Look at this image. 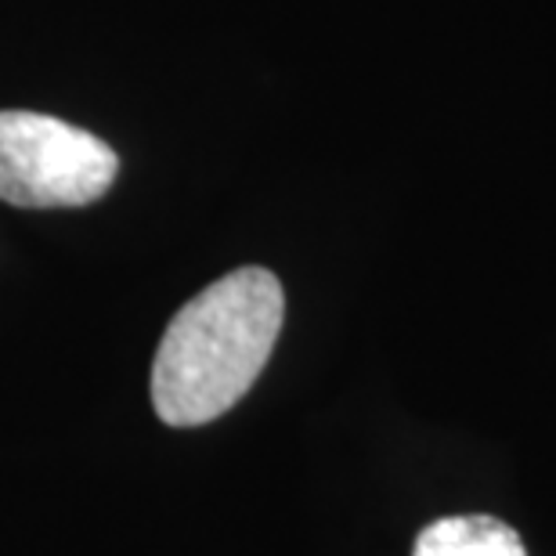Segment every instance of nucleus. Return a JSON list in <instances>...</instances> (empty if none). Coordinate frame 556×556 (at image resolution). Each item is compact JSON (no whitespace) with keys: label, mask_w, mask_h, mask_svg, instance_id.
Returning <instances> with one entry per match:
<instances>
[{"label":"nucleus","mask_w":556,"mask_h":556,"mask_svg":"<svg viewBox=\"0 0 556 556\" xmlns=\"http://www.w3.org/2000/svg\"><path fill=\"white\" fill-rule=\"evenodd\" d=\"M119 174L113 144L59 116L0 113V199L22 210L98 203Z\"/></svg>","instance_id":"f03ea898"},{"label":"nucleus","mask_w":556,"mask_h":556,"mask_svg":"<svg viewBox=\"0 0 556 556\" xmlns=\"http://www.w3.org/2000/svg\"><path fill=\"white\" fill-rule=\"evenodd\" d=\"M286 293L268 268H239L195 293L152 362V405L166 427H203L236 408L268 365Z\"/></svg>","instance_id":"f257e3e1"},{"label":"nucleus","mask_w":556,"mask_h":556,"mask_svg":"<svg viewBox=\"0 0 556 556\" xmlns=\"http://www.w3.org/2000/svg\"><path fill=\"white\" fill-rule=\"evenodd\" d=\"M413 556H528V549L506 520L466 514L422 528Z\"/></svg>","instance_id":"7ed1b4c3"}]
</instances>
